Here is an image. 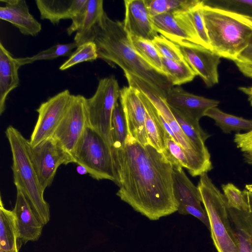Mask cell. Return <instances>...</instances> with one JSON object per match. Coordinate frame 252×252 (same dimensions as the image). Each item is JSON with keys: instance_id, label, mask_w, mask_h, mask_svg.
Returning a JSON list of instances; mask_svg holds the SVG:
<instances>
[{"instance_id": "obj_1", "label": "cell", "mask_w": 252, "mask_h": 252, "mask_svg": "<svg viewBox=\"0 0 252 252\" xmlns=\"http://www.w3.org/2000/svg\"><path fill=\"white\" fill-rule=\"evenodd\" d=\"M120 199L151 220L177 212L173 167L162 152L127 135L124 146L112 151Z\"/></svg>"}, {"instance_id": "obj_2", "label": "cell", "mask_w": 252, "mask_h": 252, "mask_svg": "<svg viewBox=\"0 0 252 252\" xmlns=\"http://www.w3.org/2000/svg\"><path fill=\"white\" fill-rule=\"evenodd\" d=\"M98 58L111 66L117 65L124 74L137 77L150 85L165 97L173 87L164 73L152 67L133 48L123 22L110 19L106 13L103 27L95 39Z\"/></svg>"}, {"instance_id": "obj_3", "label": "cell", "mask_w": 252, "mask_h": 252, "mask_svg": "<svg viewBox=\"0 0 252 252\" xmlns=\"http://www.w3.org/2000/svg\"><path fill=\"white\" fill-rule=\"evenodd\" d=\"M202 15L212 50L221 58L236 61L252 37V20L204 2Z\"/></svg>"}, {"instance_id": "obj_4", "label": "cell", "mask_w": 252, "mask_h": 252, "mask_svg": "<svg viewBox=\"0 0 252 252\" xmlns=\"http://www.w3.org/2000/svg\"><path fill=\"white\" fill-rule=\"evenodd\" d=\"M5 135L12 153L11 168L16 189L22 192L38 218L45 225L50 218V206L44 198V190L29 157V140L12 126L7 127Z\"/></svg>"}, {"instance_id": "obj_5", "label": "cell", "mask_w": 252, "mask_h": 252, "mask_svg": "<svg viewBox=\"0 0 252 252\" xmlns=\"http://www.w3.org/2000/svg\"><path fill=\"white\" fill-rule=\"evenodd\" d=\"M209 222V230L218 252H239L230 221L226 199L207 173L200 176L197 186Z\"/></svg>"}, {"instance_id": "obj_6", "label": "cell", "mask_w": 252, "mask_h": 252, "mask_svg": "<svg viewBox=\"0 0 252 252\" xmlns=\"http://www.w3.org/2000/svg\"><path fill=\"white\" fill-rule=\"evenodd\" d=\"M74 163L85 167L96 180H108L117 184L112 149L103 138L88 126L72 155Z\"/></svg>"}, {"instance_id": "obj_7", "label": "cell", "mask_w": 252, "mask_h": 252, "mask_svg": "<svg viewBox=\"0 0 252 252\" xmlns=\"http://www.w3.org/2000/svg\"><path fill=\"white\" fill-rule=\"evenodd\" d=\"M128 86L140 90L149 98L172 130L174 140L186 152L189 163L188 171L192 177L200 176L213 168L211 158L200 153L185 135L169 107L158 92L143 80L134 76L125 74Z\"/></svg>"}, {"instance_id": "obj_8", "label": "cell", "mask_w": 252, "mask_h": 252, "mask_svg": "<svg viewBox=\"0 0 252 252\" xmlns=\"http://www.w3.org/2000/svg\"><path fill=\"white\" fill-rule=\"evenodd\" d=\"M120 88L114 76L99 80L94 94L86 99L89 126L96 131L112 149L111 121L119 100Z\"/></svg>"}, {"instance_id": "obj_9", "label": "cell", "mask_w": 252, "mask_h": 252, "mask_svg": "<svg viewBox=\"0 0 252 252\" xmlns=\"http://www.w3.org/2000/svg\"><path fill=\"white\" fill-rule=\"evenodd\" d=\"M86 99L80 94L72 95L67 111L52 137L72 157L89 126Z\"/></svg>"}, {"instance_id": "obj_10", "label": "cell", "mask_w": 252, "mask_h": 252, "mask_svg": "<svg viewBox=\"0 0 252 252\" xmlns=\"http://www.w3.org/2000/svg\"><path fill=\"white\" fill-rule=\"evenodd\" d=\"M28 153L44 190L52 184L61 165L74 163L72 156L52 137L34 146H31L29 143Z\"/></svg>"}, {"instance_id": "obj_11", "label": "cell", "mask_w": 252, "mask_h": 252, "mask_svg": "<svg viewBox=\"0 0 252 252\" xmlns=\"http://www.w3.org/2000/svg\"><path fill=\"white\" fill-rule=\"evenodd\" d=\"M72 95L65 90L42 102L36 109L38 118L29 143L34 146L52 137L64 117Z\"/></svg>"}, {"instance_id": "obj_12", "label": "cell", "mask_w": 252, "mask_h": 252, "mask_svg": "<svg viewBox=\"0 0 252 252\" xmlns=\"http://www.w3.org/2000/svg\"><path fill=\"white\" fill-rule=\"evenodd\" d=\"M184 59L208 87L219 82L218 65L220 57L212 50L189 42L175 43Z\"/></svg>"}, {"instance_id": "obj_13", "label": "cell", "mask_w": 252, "mask_h": 252, "mask_svg": "<svg viewBox=\"0 0 252 252\" xmlns=\"http://www.w3.org/2000/svg\"><path fill=\"white\" fill-rule=\"evenodd\" d=\"M155 30L174 43L189 42L202 46L187 9L151 17Z\"/></svg>"}, {"instance_id": "obj_14", "label": "cell", "mask_w": 252, "mask_h": 252, "mask_svg": "<svg viewBox=\"0 0 252 252\" xmlns=\"http://www.w3.org/2000/svg\"><path fill=\"white\" fill-rule=\"evenodd\" d=\"M173 189L177 212L190 215L200 220L209 229V222L197 187L187 177L182 167H173Z\"/></svg>"}, {"instance_id": "obj_15", "label": "cell", "mask_w": 252, "mask_h": 252, "mask_svg": "<svg viewBox=\"0 0 252 252\" xmlns=\"http://www.w3.org/2000/svg\"><path fill=\"white\" fill-rule=\"evenodd\" d=\"M88 0H36L35 3L40 18L47 20L53 25L61 20L71 19L67 29L68 35L76 32L83 19Z\"/></svg>"}, {"instance_id": "obj_16", "label": "cell", "mask_w": 252, "mask_h": 252, "mask_svg": "<svg viewBox=\"0 0 252 252\" xmlns=\"http://www.w3.org/2000/svg\"><path fill=\"white\" fill-rule=\"evenodd\" d=\"M119 101L128 134L144 145L149 144L145 128V109L137 90L130 86L123 87L120 90Z\"/></svg>"}, {"instance_id": "obj_17", "label": "cell", "mask_w": 252, "mask_h": 252, "mask_svg": "<svg viewBox=\"0 0 252 252\" xmlns=\"http://www.w3.org/2000/svg\"><path fill=\"white\" fill-rule=\"evenodd\" d=\"M169 107L196 121L210 108L217 107L220 101L190 94L180 87H173L165 98Z\"/></svg>"}, {"instance_id": "obj_18", "label": "cell", "mask_w": 252, "mask_h": 252, "mask_svg": "<svg viewBox=\"0 0 252 252\" xmlns=\"http://www.w3.org/2000/svg\"><path fill=\"white\" fill-rule=\"evenodd\" d=\"M123 22L130 35L152 41L158 34L155 30L145 0H125Z\"/></svg>"}, {"instance_id": "obj_19", "label": "cell", "mask_w": 252, "mask_h": 252, "mask_svg": "<svg viewBox=\"0 0 252 252\" xmlns=\"http://www.w3.org/2000/svg\"><path fill=\"white\" fill-rule=\"evenodd\" d=\"M22 243L37 241L41 235L43 223L38 218L21 191L17 189L16 202L12 210Z\"/></svg>"}, {"instance_id": "obj_20", "label": "cell", "mask_w": 252, "mask_h": 252, "mask_svg": "<svg viewBox=\"0 0 252 252\" xmlns=\"http://www.w3.org/2000/svg\"><path fill=\"white\" fill-rule=\"evenodd\" d=\"M0 19L10 23L25 35L35 36L41 32L40 23L31 14L25 0H0Z\"/></svg>"}, {"instance_id": "obj_21", "label": "cell", "mask_w": 252, "mask_h": 252, "mask_svg": "<svg viewBox=\"0 0 252 252\" xmlns=\"http://www.w3.org/2000/svg\"><path fill=\"white\" fill-rule=\"evenodd\" d=\"M106 13L102 0H88L82 22L74 38L77 46L94 42L103 27Z\"/></svg>"}, {"instance_id": "obj_22", "label": "cell", "mask_w": 252, "mask_h": 252, "mask_svg": "<svg viewBox=\"0 0 252 252\" xmlns=\"http://www.w3.org/2000/svg\"><path fill=\"white\" fill-rule=\"evenodd\" d=\"M248 203L243 211L229 208L231 224L236 236L239 252H252V191H243Z\"/></svg>"}, {"instance_id": "obj_23", "label": "cell", "mask_w": 252, "mask_h": 252, "mask_svg": "<svg viewBox=\"0 0 252 252\" xmlns=\"http://www.w3.org/2000/svg\"><path fill=\"white\" fill-rule=\"evenodd\" d=\"M20 67L11 53L0 42V114L5 109L9 93L19 84L18 69Z\"/></svg>"}, {"instance_id": "obj_24", "label": "cell", "mask_w": 252, "mask_h": 252, "mask_svg": "<svg viewBox=\"0 0 252 252\" xmlns=\"http://www.w3.org/2000/svg\"><path fill=\"white\" fill-rule=\"evenodd\" d=\"M136 89L145 109V128L149 144L163 153L165 138L169 134L164 128L156 107L144 93Z\"/></svg>"}, {"instance_id": "obj_25", "label": "cell", "mask_w": 252, "mask_h": 252, "mask_svg": "<svg viewBox=\"0 0 252 252\" xmlns=\"http://www.w3.org/2000/svg\"><path fill=\"white\" fill-rule=\"evenodd\" d=\"M22 244L13 212L4 207L0 197V252H19Z\"/></svg>"}, {"instance_id": "obj_26", "label": "cell", "mask_w": 252, "mask_h": 252, "mask_svg": "<svg viewBox=\"0 0 252 252\" xmlns=\"http://www.w3.org/2000/svg\"><path fill=\"white\" fill-rule=\"evenodd\" d=\"M182 131L195 148L204 156L211 158L205 142L210 135L201 127L199 122L194 121L170 107Z\"/></svg>"}, {"instance_id": "obj_27", "label": "cell", "mask_w": 252, "mask_h": 252, "mask_svg": "<svg viewBox=\"0 0 252 252\" xmlns=\"http://www.w3.org/2000/svg\"><path fill=\"white\" fill-rule=\"evenodd\" d=\"M205 116L213 119L216 125L225 133H230L232 131H249L252 129V120L227 114L217 107L209 109L205 112Z\"/></svg>"}, {"instance_id": "obj_28", "label": "cell", "mask_w": 252, "mask_h": 252, "mask_svg": "<svg viewBox=\"0 0 252 252\" xmlns=\"http://www.w3.org/2000/svg\"><path fill=\"white\" fill-rule=\"evenodd\" d=\"M161 60L163 71L173 86L189 82L196 76L185 60L176 61L161 57Z\"/></svg>"}, {"instance_id": "obj_29", "label": "cell", "mask_w": 252, "mask_h": 252, "mask_svg": "<svg viewBox=\"0 0 252 252\" xmlns=\"http://www.w3.org/2000/svg\"><path fill=\"white\" fill-rule=\"evenodd\" d=\"M129 37L136 52L155 69L165 73L162 69L161 56L152 41L129 35Z\"/></svg>"}, {"instance_id": "obj_30", "label": "cell", "mask_w": 252, "mask_h": 252, "mask_svg": "<svg viewBox=\"0 0 252 252\" xmlns=\"http://www.w3.org/2000/svg\"><path fill=\"white\" fill-rule=\"evenodd\" d=\"M111 135L112 151L121 149L125 145L128 132L124 113L119 100L112 113Z\"/></svg>"}, {"instance_id": "obj_31", "label": "cell", "mask_w": 252, "mask_h": 252, "mask_svg": "<svg viewBox=\"0 0 252 252\" xmlns=\"http://www.w3.org/2000/svg\"><path fill=\"white\" fill-rule=\"evenodd\" d=\"M77 47V45L75 42L66 44H57L32 56L16 58V60L21 67L37 61L53 60L60 57L70 56L72 53V51Z\"/></svg>"}, {"instance_id": "obj_32", "label": "cell", "mask_w": 252, "mask_h": 252, "mask_svg": "<svg viewBox=\"0 0 252 252\" xmlns=\"http://www.w3.org/2000/svg\"><path fill=\"white\" fill-rule=\"evenodd\" d=\"M199 0H145L151 17L178 9H188Z\"/></svg>"}, {"instance_id": "obj_33", "label": "cell", "mask_w": 252, "mask_h": 252, "mask_svg": "<svg viewBox=\"0 0 252 252\" xmlns=\"http://www.w3.org/2000/svg\"><path fill=\"white\" fill-rule=\"evenodd\" d=\"M98 58L97 47L94 42H88L78 46L69 58L59 67L61 70H65L78 63L92 62Z\"/></svg>"}, {"instance_id": "obj_34", "label": "cell", "mask_w": 252, "mask_h": 252, "mask_svg": "<svg viewBox=\"0 0 252 252\" xmlns=\"http://www.w3.org/2000/svg\"><path fill=\"white\" fill-rule=\"evenodd\" d=\"M205 4L229 11L252 20V0H204Z\"/></svg>"}, {"instance_id": "obj_35", "label": "cell", "mask_w": 252, "mask_h": 252, "mask_svg": "<svg viewBox=\"0 0 252 252\" xmlns=\"http://www.w3.org/2000/svg\"><path fill=\"white\" fill-rule=\"evenodd\" d=\"M203 5L204 0H199L196 4L187 9V11L202 46L212 50L202 15Z\"/></svg>"}, {"instance_id": "obj_36", "label": "cell", "mask_w": 252, "mask_h": 252, "mask_svg": "<svg viewBox=\"0 0 252 252\" xmlns=\"http://www.w3.org/2000/svg\"><path fill=\"white\" fill-rule=\"evenodd\" d=\"M165 151L163 153L173 167L189 168V163L185 151L181 146L168 134L165 138Z\"/></svg>"}, {"instance_id": "obj_37", "label": "cell", "mask_w": 252, "mask_h": 252, "mask_svg": "<svg viewBox=\"0 0 252 252\" xmlns=\"http://www.w3.org/2000/svg\"><path fill=\"white\" fill-rule=\"evenodd\" d=\"M152 42L161 57L176 61L185 60L177 45L163 35H158Z\"/></svg>"}, {"instance_id": "obj_38", "label": "cell", "mask_w": 252, "mask_h": 252, "mask_svg": "<svg viewBox=\"0 0 252 252\" xmlns=\"http://www.w3.org/2000/svg\"><path fill=\"white\" fill-rule=\"evenodd\" d=\"M221 188L229 208L240 211L247 209L248 203L243 191L232 183L222 185Z\"/></svg>"}, {"instance_id": "obj_39", "label": "cell", "mask_w": 252, "mask_h": 252, "mask_svg": "<svg viewBox=\"0 0 252 252\" xmlns=\"http://www.w3.org/2000/svg\"><path fill=\"white\" fill-rule=\"evenodd\" d=\"M234 141L244 153H252V129L245 133L235 134Z\"/></svg>"}, {"instance_id": "obj_40", "label": "cell", "mask_w": 252, "mask_h": 252, "mask_svg": "<svg viewBox=\"0 0 252 252\" xmlns=\"http://www.w3.org/2000/svg\"><path fill=\"white\" fill-rule=\"evenodd\" d=\"M236 61L245 63H252V37L248 46L240 54Z\"/></svg>"}, {"instance_id": "obj_41", "label": "cell", "mask_w": 252, "mask_h": 252, "mask_svg": "<svg viewBox=\"0 0 252 252\" xmlns=\"http://www.w3.org/2000/svg\"><path fill=\"white\" fill-rule=\"evenodd\" d=\"M239 70L246 76L252 78V63L234 61Z\"/></svg>"}, {"instance_id": "obj_42", "label": "cell", "mask_w": 252, "mask_h": 252, "mask_svg": "<svg viewBox=\"0 0 252 252\" xmlns=\"http://www.w3.org/2000/svg\"><path fill=\"white\" fill-rule=\"evenodd\" d=\"M239 90L248 96V99L251 105L252 106V86L250 87H239Z\"/></svg>"}, {"instance_id": "obj_43", "label": "cell", "mask_w": 252, "mask_h": 252, "mask_svg": "<svg viewBox=\"0 0 252 252\" xmlns=\"http://www.w3.org/2000/svg\"><path fill=\"white\" fill-rule=\"evenodd\" d=\"M77 172L80 175H85L88 173V171L86 168L82 165H78L76 168Z\"/></svg>"}, {"instance_id": "obj_44", "label": "cell", "mask_w": 252, "mask_h": 252, "mask_svg": "<svg viewBox=\"0 0 252 252\" xmlns=\"http://www.w3.org/2000/svg\"><path fill=\"white\" fill-rule=\"evenodd\" d=\"M243 156L246 161L249 164H252V153H244Z\"/></svg>"}, {"instance_id": "obj_45", "label": "cell", "mask_w": 252, "mask_h": 252, "mask_svg": "<svg viewBox=\"0 0 252 252\" xmlns=\"http://www.w3.org/2000/svg\"></svg>"}]
</instances>
